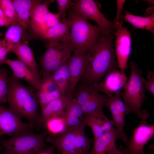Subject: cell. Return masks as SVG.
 <instances>
[{"mask_svg":"<svg viewBox=\"0 0 154 154\" xmlns=\"http://www.w3.org/2000/svg\"><path fill=\"white\" fill-rule=\"evenodd\" d=\"M65 114L48 118L43 123L46 131L49 136H54L64 131L68 128Z\"/></svg>","mask_w":154,"mask_h":154,"instance_id":"cell-25","label":"cell"},{"mask_svg":"<svg viewBox=\"0 0 154 154\" xmlns=\"http://www.w3.org/2000/svg\"><path fill=\"white\" fill-rule=\"evenodd\" d=\"M122 21H119L115 26L116 36L115 54L121 72L125 73L127 67V63L131 53V39L129 31L122 26Z\"/></svg>","mask_w":154,"mask_h":154,"instance_id":"cell-10","label":"cell"},{"mask_svg":"<svg viewBox=\"0 0 154 154\" xmlns=\"http://www.w3.org/2000/svg\"><path fill=\"white\" fill-rule=\"evenodd\" d=\"M13 22L5 15L0 7V27H9Z\"/></svg>","mask_w":154,"mask_h":154,"instance_id":"cell-40","label":"cell"},{"mask_svg":"<svg viewBox=\"0 0 154 154\" xmlns=\"http://www.w3.org/2000/svg\"><path fill=\"white\" fill-rule=\"evenodd\" d=\"M45 46L47 50L40 58V73L42 76H51L68 60L74 50L71 44L61 42H50L46 44Z\"/></svg>","mask_w":154,"mask_h":154,"instance_id":"cell-7","label":"cell"},{"mask_svg":"<svg viewBox=\"0 0 154 154\" xmlns=\"http://www.w3.org/2000/svg\"></svg>","mask_w":154,"mask_h":154,"instance_id":"cell-45","label":"cell"},{"mask_svg":"<svg viewBox=\"0 0 154 154\" xmlns=\"http://www.w3.org/2000/svg\"><path fill=\"white\" fill-rule=\"evenodd\" d=\"M47 134L46 131L38 134L28 131L13 135L0 143L5 151L13 154H35L46 147L45 140Z\"/></svg>","mask_w":154,"mask_h":154,"instance_id":"cell-6","label":"cell"},{"mask_svg":"<svg viewBox=\"0 0 154 154\" xmlns=\"http://www.w3.org/2000/svg\"><path fill=\"white\" fill-rule=\"evenodd\" d=\"M124 10L125 13L124 20L128 22L137 28L148 30L154 33V14L147 17H143L132 14Z\"/></svg>","mask_w":154,"mask_h":154,"instance_id":"cell-26","label":"cell"},{"mask_svg":"<svg viewBox=\"0 0 154 154\" xmlns=\"http://www.w3.org/2000/svg\"><path fill=\"white\" fill-rule=\"evenodd\" d=\"M117 133L115 128L106 132L93 140L91 150L87 154H113L118 150L116 141Z\"/></svg>","mask_w":154,"mask_h":154,"instance_id":"cell-17","label":"cell"},{"mask_svg":"<svg viewBox=\"0 0 154 154\" xmlns=\"http://www.w3.org/2000/svg\"><path fill=\"white\" fill-rule=\"evenodd\" d=\"M9 74L8 70L0 68V103L7 102Z\"/></svg>","mask_w":154,"mask_h":154,"instance_id":"cell-31","label":"cell"},{"mask_svg":"<svg viewBox=\"0 0 154 154\" xmlns=\"http://www.w3.org/2000/svg\"><path fill=\"white\" fill-rule=\"evenodd\" d=\"M85 127L82 123L69 127L59 134L48 135L45 140L62 154H87L93 141L86 135Z\"/></svg>","mask_w":154,"mask_h":154,"instance_id":"cell-5","label":"cell"},{"mask_svg":"<svg viewBox=\"0 0 154 154\" xmlns=\"http://www.w3.org/2000/svg\"><path fill=\"white\" fill-rule=\"evenodd\" d=\"M70 27V23L67 19H63L61 23L46 30L38 39L46 42V44L54 42L71 44Z\"/></svg>","mask_w":154,"mask_h":154,"instance_id":"cell-18","label":"cell"},{"mask_svg":"<svg viewBox=\"0 0 154 154\" xmlns=\"http://www.w3.org/2000/svg\"><path fill=\"white\" fill-rule=\"evenodd\" d=\"M109 98L106 94L102 95L99 93L81 106L84 114L103 112V106Z\"/></svg>","mask_w":154,"mask_h":154,"instance_id":"cell-28","label":"cell"},{"mask_svg":"<svg viewBox=\"0 0 154 154\" xmlns=\"http://www.w3.org/2000/svg\"><path fill=\"white\" fill-rule=\"evenodd\" d=\"M19 118L9 109L0 105V137L31 131L34 127L35 124L24 123Z\"/></svg>","mask_w":154,"mask_h":154,"instance_id":"cell-11","label":"cell"},{"mask_svg":"<svg viewBox=\"0 0 154 154\" xmlns=\"http://www.w3.org/2000/svg\"><path fill=\"white\" fill-rule=\"evenodd\" d=\"M0 7L5 15L13 22L17 21L11 0H0Z\"/></svg>","mask_w":154,"mask_h":154,"instance_id":"cell-32","label":"cell"},{"mask_svg":"<svg viewBox=\"0 0 154 154\" xmlns=\"http://www.w3.org/2000/svg\"><path fill=\"white\" fill-rule=\"evenodd\" d=\"M54 148L52 146L49 147H46L40 150L35 154H55L54 151Z\"/></svg>","mask_w":154,"mask_h":154,"instance_id":"cell-41","label":"cell"},{"mask_svg":"<svg viewBox=\"0 0 154 154\" xmlns=\"http://www.w3.org/2000/svg\"><path fill=\"white\" fill-rule=\"evenodd\" d=\"M147 80H145L143 77L142 82L145 91H147L154 95V72L149 71L147 72Z\"/></svg>","mask_w":154,"mask_h":154,"instance_id":"cell-36","label":"cell"},{"mask_svg":"<svg viewBox=\"0 0 154 154\" xmlns=\"http://www.w3.org/2000/svg\"><path fill=\"white\" fill-rule=\"evenodd\" d=\"M54 1L44 0L43 3L40 2L36 6L32 13L27 27L28 40L38 39L46 30L44 23V17L49 11L48 5Z\"/></svg>","mask_w":154,"mask_h":154,"instance_id":"cell-12","label":"cell"},{"mask_svg":"<svg viewBox=\"0 0 154 154\" xmlns=\"http://www.w3.org/2000/svg\"><path fill=\"white\" fill-rule=\"evenodd\" d=\"M85 52H74L68 60L70 80L66 95L73 97L76 85L82 76L84 69Z\"/></svg>","mask_w":154,"mask_h":154,"instance_id":"cell-13","label":"cell"},{"mask_svg":"<svg viewBox=\"0 0 154 154\" xmlns=\"http://www.w3.org/2000/svg\"><path fill=\"white\" fill-rule=\"evenodd\" d=\"M111 98L117 110L125 116H126V107L121 99L120 92L119 91L116 92Z\"/></svg>","mask_w":154,"mask_h":154,"instance_id":"cell-37","label":"cell"},{"mask_svg":"<svg viewBox=\"0 0 154 154\" xmlns=\"http://www.w3.org/2000/svg\"><path fill=\"white\" fill-rule=\"evenodd\" d=\"M3 35L2 33L0 32V65L4 64L7 58V55L9 52V51L3 44L0 37Z\"/></svg>","mask_w":154,"mask_h":154,"instance_id":"cell-38","label":"cell"},{"mask_svg":"<svg viewBox=\"0 0 154 154\" xmlns=\"http://www.w3.org/2000/svg\"><path fill=\"white\" fill-rule=\"evenodd\" d=\"M84 114L81 106L76 100L72 99L68 104L64 116L68 128L76 126L83 123Z\"/></svg>","mask_w":154,"mask_h":154,"instance_id":"cell-23","label":"cell"},{"mask_svg":"<svg viewBox=\"0 0 154 154\" xmlns=\"http://www.w3.org/2000/svg\"><path fill=\"white\" fill-rule=\"evenodd\" d=\"M127 82V78L125 73L118 70L108 73L104 83H95L93 85L98 91L104 92L110 98L113 96V92L115 93L124 88Z\"/></svg>","mask_w":154,"mask_h":154,"instance_id":"cell-16","label":"cell"},{"mask_svg":"<svg viewBox=\"0 0 154 154\" xmlns=\"http://www.w3.org/2000/svg\"><path fill=\"white\" fill-rule=\"evenodd\" d=\"M118 151L117 152L118 154H127L125 152L120 146L118 148Z\"/></svg>","mask_w":154,"mask_h":154,"instance_id":"cell-42","label":"cell"},{"mask_svg":"<svg viewBox=\"0 0 154 154\" xmlns=\"http://www.w3.org/2000/svg\"><path fill=\"white\" fill-rule=\"evenodd\" d=\"M58 11L57 13L60 17L62 20L66 19V11L69 9L72 3L70 0H57Z\"/></svg>","mask_w":154,"mask_h":154,"instance_id":"cell-35","label":"cell"},{"mask_svg":"<svg viewBox=\"0 0 154 154\" xmlns=\"http://www.w3.org/2000/svg\"><path fill=\"white\" fill-rule=\"evenodd\" d=\"M27 30L18 21L13 22L9 26L2 42L9 52L23 40L27 41Z\"/></svg>","mask_w":154,"mask_h":154,"instance_id":"cell-19","label":"cell"},{"mask_svg":"<svg viewBox=\"0 0 154 154\" xmlns=\"http://www.w3.org/2000/svg\"><path fill=\"white\" fill-rule=\"evenodd\" d=\"M4 63L11 68L12 75L15 78L25 80L37 91L40 90V77L22 62L18 59L12 60L7 58Z\"/></svg>","mask_w":154,"mask_h":154,"instance_id":"cell-14","label":"cell"},{"mask_svg":"<svg viewBox=\"0 0 154 154\" xmlns=\"http://www.w3.org/2000/svg\"><path fill=\"white\" fill-rule=\"evenodd\" d=\"M72 8L87 19L94 21L100 28L101 33L110 35L114 29L113 22L107 19L101 13L98 3L93 0H74Z\"/></svg>","mask_w":154,"mask_h":154,"instance_id":"cell-8","label":"cell"},{"mask_svg":"<svg viewBox=\"0 0 154 154\" xmlns=\"http://www.w3.org/2000/svg\"><path fill=\"white\" fill-rule=\"evenodd\" d=\"M83 124L91 129L94 135L93 141L115 128L113 120L107 117L103 112L85 115Z\"/></svg>","mask_w":154,"mask_h":154,"instance_id":"cell-15","label":"cell"},{"mask_svg":"<svg viewBox=\"0 0 154 154\" xmlns=\"http://www.w3.org/2000/svg\"><path fill=\"white\" fill-rule=\"evenodd\" d=\"M98 94L93 84L86 85L76 93L75 99L81 106Z\"/></svg>","mask_w":154,"mask_h":154,"instance_id":"cell-29","label":"cell"},{"mask_svg":"<svg viewBox=\"0 0 154 154\" xmlns=\"http://www.w3.org/2000/svg\"><path fill=\"white\" fill-rule=\"evenodd\" d=\"M62 20L57 13L51 12L49 11L46 15L44 18V23L46 30L61 23Z\"/></svg>","mask_w":154,"mask_h":154,"instance_id":"cell-34","label":"cell"},{"mask_svg":"<svg viewBox=\"0 0 154 154\" xmlns=\"http://www.w3.org/2000/svg\"><path fill=\"white\" fill-rule=\"evenodd\" d=\"M0 154H13L9 151L5 150L3 153H0Z\"/></svg>","mask_w":154,"mask_h":154,"instance_id":"cell-43","label":"cell"},{"mask_svg":"<svg viewBox=\"0 0 154 154\" xmlns=\"http://www.w3.org/2000/svg\"><path fill=\"white\" fill-rule=\"evenodd\" d=\"M3 147L1 145V144L0 143V152L1 151L2 148Z\"/></svg>","mask_w":154,"mask_h":154,"instance_id":"cell-44","label":"cell"},{"mask_svg":"<svg viewBox=\"0 0 154 154\" xmlns=\"http://www.w3.org/2000/svg\"><path fill=\"white\" fill-rule=\"evenodd\" d=\"M8 86L7 102L9 109L19 117H25L35 125H41L36 93L22 84L12 74L9 76Z\"/></svg>","mask_w":154,"mask_h":154,"instance_id":"cell-2","label":"cell"},{"mask_svg":"<svg viewBox=\"0 0 154 154\" xmlns=\"http://www.w3.org/2000/svg\"><path fill=\"white\" fill-rule=\"evenodd\" d=\"M112 40V34L101 33L94 45L85 52L82 77L88 84L98 83L106 74L119 68Z\"/></svg>","mask_w":154,"mask_h":154,"instance_id":"cell-1","label":"cell"},{"mask_svg":"<svg viewBox=\"0 0 154 154\" xmlns=\"http://www.w3.org/2000/svg\"><path fill=\"white\" fill-rule=\"evenodd\" d=\"M36 94L41 110L51 102L64 96L60 90L50 93H44L38 90Z\"/></svg>","mask_w":154,"mask_h":154,"instance_id":"cell-30","label":"cell"},{"mask_svg":"<svg viewBox=\"0 0 154 154\" xmlns=\"http://www.w3.org/2000/svg\"><path fill=\"white\" fill-rule=\"evenodd\" d=\"M42 76L43 78L41 79L40 91L44 93H50L59 90L51 76L46 75Z\"/></svg>","mask_w":154,"mask_h":154,"instance_id":"cell-33","label":"cell"},{"mask_svg":"<svg viewBox=\"0 0 154 154\" xmlns=\"http://www.w3.org/2000/svg\"><path fill=\"white\" fill-rule=\"evenodd\" d=\"M72 99V97L65 95L51 102L42 109L40 115L41 125L43 122L48 118L64 114L68 104Z\"/></svg>","mask_w":154,"mask_h":154,"instance_id":"cell-21","label":"cell"},{"mask_svg":"<svg viewBox=\"0 0 154 154\" xmlns=\"http://www.w3.org/2000/svg\"></svg>","mask_w":154,"mask_h":154,"instance_id":"cell-46","label":"cell"},{"mask_svg":"<svg viewBox=\"0 0 154 154\" xmlns=\"http://www.w3.org/2000/svg\"><path fill=\"white\" fill-rule=\"evenodd\" d=\"M104 106L109 108L112 116L114 125L116 127L115 129L117 133V139H121L125 143L128 139L124 131L125 125V116L117 110L111 97L109 98Z\"/></svg>","mask_w":154,"mask_h":154,"instance_id":"cell-24","label":"cell"},{"mask_svg":"<svg viewBox=\"0 0 154 154\" xmlns=\"http://www.w3.org/2000/svg\"><path fill=\"white\" fill-rule=\"evenodd\" d=\"M132 131V136L125 143L126 147L120 146L122 149L127 154H154L146 153L143 150L144 146L154 135V125H147L146 121L142 120Z\"/></svg>","mask_w":154,"mask_h":154,"instance_id":"cell-9","label":"cell"},{"mask_svg":"<svg viewBox=\"0 0 154 154\" xmlns=\"http://www.w3.org/2000/svg\"><path fill=\"white\" fill-rule=\"evenodd\" d=\"M16 11L18 21L27 30L30 18L40 0H11Z\"/></svg>","mask_w":154,"mask_h":154,"instance_id":"cell-20","label":"cell"},{"mask_svg":"<svg viewBox=\"0 0 154 154\" xmlns=\"http://www.w3.org/2000/svg\"><path fill=\"white\" fill-rule=\"evenodd\" d=\"M12 52L17 56L19 60L40 77V71L32 50L28 45L27 41L23 40L16 46Z\"/></svg>","mask_w":154,"mask_h":154,"instance_id":"cell-22","label":"cell"},{"mask_svg":"<svg viewBox=\"0 0 154 154\" xmlns=\"http://www.w3.org/2000/svg\"><path fill=\"white\" fill-rule=\"evenodd\" d=\"M125 0H117V11L116 18L113 22L114 24V28L117 23L119 21L121 18V13L123 9V5L125 2Z\"/></svg>","mask_w":154,"mask_h":154,"instance_id":"cell-39","label":"cell"},{"mask_svg":"<svg viewBox=\"0 0 154 154\" xmlns=\"http://www.w3.org/2000/svg\"><path fill=\"white\" fill-rule=\"evenodd\" d=\"M68 60L57 68L51 75L64 95H66L70 80Z\"/></svg>","mask_w":154,"mask_h":154,"instance_id":"cell-27","label":"cell"},{"mask_svg":"<svg viewBox=\"0 0 154 154\" xmlns=\"http://www.w3.org/2000/svg\"><path fill=\"white\" fill-rule=\"evenodd\" d=\"M131 72L129 80L120 92L126 107V116L133 113L142 120H146L149 116L145 110L141 107L146 99L145 90L142 82L143 72L138 68L137 64L131 61L130 62Z\"/></svg>","mask_w":154,"mask_h":154,"instance_id":"cell-4","label":"cell"},{"mask_svg":"<svg viewBox=\"0 0 154 154\" xmlns=\"http://www.w3.org/2000/svg\"><path fill=\"white\" fill-rule=\"evenodd\" d=\"M70 25L71 44L74 52H85L92 47L101 33L100 28L90 24L86 19L72 8L67 17Z\"/></svg>","mask_w":154,"mask_h":154,"instance_id":"cell-3","label":"cell"}]
</instances>
